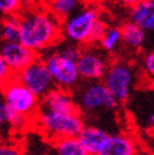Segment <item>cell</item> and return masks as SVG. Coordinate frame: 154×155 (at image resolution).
<instances>
[{
	"instance_id": "6da1fadb",
	"label": "cell",
	"mask_w": 154,
	"mask_h": 155,
	"mask_svg": "<svg viewBox=\"0 0 154 155\" xmlns=\"http://www.w3.org/2000/svg\"><path fill=\"white\" fill-rule=\"evenodd\" d=\"M20 17V42L39 54L63 38L62 21L45 5L23 9Z\"/></svg>"
},
{
	"instance_id": "7a4b0ae2",
	"label": "cell",
	"mask_w": 154,
	"mask_h": 155,
	"mask_svg": "<svg viewBox=\"0 0 154 155\" xmlns=\"http://www.w3.org/2000/svg\"><path fill=\"white\" fill-rule=\"evenodd\" d=\"M34 121L41 133L52 141L66 136H77L85 126L79 107L73 110H51L39 107Z\"/></svg>"
},
{
	"instance_id": "3957f363",
	"label": "cell",
	"mask_w": 154,
	"mask_h": 155,
	"mask_svg": "<svg viewBox=\"0 0 154 155\" xmlns=\"http://www.w3.org/2000/svg\"><path fill=\"white\" fill-rule=\"evenodd\" d=\"M100 18L101 13L97 5L86 3L81 9L62 21L63 38L80 45L90 44L92 30Z\"/></svg>"
},
{
	"instance_id": "277c9868",
	"label": "cell",
	"mask_w": 154,
	"mask_h": 155,
	"mask_svg": "<svg viewBox=\"0 0 154 155\" xmlns=\"http://www.w3.org/2000/svg\"><path fill=\"white\" fill-rule=\"evenodd\" d=\"M0 95L13 112L23 115L32 120L35 119L41 102L39 97L27 86H24L14 74L4 81Z\"/></svg>"
},
{
	"instance_id": "5b68a950",
	"label": "cell",
	"mask_w": 154,
	"mask_h": 155,
	"mask_svg": "<svg viewBox=\"0 0 154 155\" xmlns=\"http://www.w3.org/2000/svg\"><path fill=\"white\" fill-rule=\"evenodd\" d=\"M43 61L58 87L71 90L81 78L77 68V61L67 57L61 51L48 53L43 57Z\"/></svg>"
},
{
	"instance_id": "8992f818",
	"label": "cell",
	"mask_w": 154,
	"mask_h": 155,
	"mask_svg": "<svg viewBox=\"0 0 154 155\" xmlns=\"http://www.w3.org/2000/svg\"><path fill=\"white\" fill-rule=\"evenodd\" d=\"M14 76L39 98L56 86L43 58L39 57L35 58L32 63Z\"/></svg>"
},
{
	"instance_id": "52a82bcc",
	"label": "cell",
	"mask_w": 154,
	"mask_h": 155,
	"mask_svg": "<svg viewBox=\"0 0 154 155\" xmlns=\"http://www.w3.org/2000/svg\"><path fill=\"white\" fill-rule=\"evenodd\" d=\"M133 69L125 62H114L102 77V82L119 102H125L129 98L133 87Z\"/></svg>"
},
{
	"instance_id": "ba28073f",
	"label": "cell",
	"mask_w": 154,
	"mask_h": 155,
	"mask_svg": "<svg viewBox=\"0 0 154 155\" xmlns=\"http://www.w3.org/2000/svg\"><path fill=\"white\" fill-rule=\"evenodd\" d=\"M80 106L87 112L99 110H116L119 101L105 86L104 82L92 81L80 92Z\"/></svg>"
},
{
	"instance_id": "9c48e42d",
	"label": "cell",
	"mask_w": 154,
	"mask_h": 155,
	"mask_svg": "<svg viewBox=\"0 0 154 155\" xmlns=\"http://www.w3.org/2000/svg\"><path fill=\"white\" fill-rule=\"evenodd\" d=\"M96 49H82L79 59H77V68L81 78L87 81H100L105 76L109 68V61L104 54Z\"/></svg>"
},
{
	"instance_id": "30bf717a",
	"label": "cell",
	"mask_w": 154,
	"mask_h": 155,
	"mask_svg": "<svg viewBox=\"0 0 154 155\" xmlns=\"http://www.w3.org/2000/svg\"><path fill=\"white\" fill-rule=\"evenodd\" d=\"M0 52L13 74L19 73L38 58V53L23 44L20 41H3L0 43Z\"/></svg>"
},
{
	"instance_id": "8fae6325",
	"label": "cell",
	"mask_w": 154,
	"mask_h": 155,
	"mask_svg": "<svg viewBox=\"0 0 154 155\" xmlns=\"http://www.w3.org/2000/svg\"><path fill=\"white\" fill-rule=\"evenodd\" d=\"M110 136L106 131L97 126H83L77 135L87 155H105L106 148L109 145Z\"/></svg>"
},
{
	"instance_id": "7c38bea8",
	"label": "cell",
	"mask_w": 154,
	"mask_h": 155,
	"mask_svg": "<svg viewBox=\"0 0 154 155\" xmlns=\"http://www.w3.org/2000/svg\"><path fill=\"white\" fill-rule=\"evenodd\" d=\"M39 107L51 108V110H73L77 105L71 95L70 90L55 86L43 97H41Z\"/></svg>"
},
{
	"instance_id": "4fadbf2b",
	"label": "cell",
	"mask_w": 154,
	"mask_h": 155,
	"mask_svg": "<svg viewBox=\"0 0 154 155\" xmlns=\"http://www.w3.org/2000/svg\"><path fill=\"white\" fill-rule=\"evenodd\" d=\"M130 20L145 32L154 30V0H143L130 8Z\"/></svg>"
},
{
	"instance_id": "5bb4252c",
	"label": "cell",
	"mask_w": 154,
	"mask_h": 155,
	"mask_svg": "<svg viewBox=\"0 0 154 155\" xmlns=\"http://www.w3.org/2000/svg\"><path fill=\"white\" fill-rule=\"evenodd\" d=\"M138 153L136 141L128 134H116L110 136L105 155H134Z\"/></svg>"
},
{
	"instance_id": "9a60e30c",
	"label": "cell",
	"mask_w": 154,
	"mask_h": 155,
	"mask_svg": "<svg viewBox=\"0 0 154 155\" xmlns=\"http://www.w3.org/2000/svg\"><path fill=\"white\" fill-rule=\"evenodd\" d=\"M29 121H34L28 119L25 116L13 112L8 105L4 102V100H0V133L5 130H22L24 129Z\"/></svg>"
},
{
	"instance_id": "2e32d148",
	"label": "cell",
	"mask_w": 154,
	"mask_h": 155,
	"mask_svg": "<svg viewBox=\"0 0 154 155\" xmlns=\"http://www.w3.org/2000/svg\"><path fill=\"white\" fill-rule=\"evenodd\" d=\"M85 4V0H45L44 3L45 8L61 21L71 17Z\"/></svg>"
},
{
	"instance_id": "e0dca14e",
	"label": "cell",
	"mask_w": 154,
	"mask_h": 155,
	"mask_svg": "<svg viewBox=\"0 0 154 155\" xmlns=\"http://www.w3.org/2000/svg\"><path fill=\"white\" fill-rule=\"evenodd\" d=\"M121 41L122 44L126 45L129 49H140L145 42V30L142 29L134 21H126L121 27Z\"/></svg>"
},
{
	"instance_id": "ac0fdd59",
	"label": "cell",
	"mask_w": 154,
	"mask_h": 155,
	"mask_svg": "<svg viewBox=\"0 0 154 155\" xmlns=\"http://www.w3.org/2000/svg\"><path fill=\"white\" fill-rule=\"evenodd\" d=\"M55 150L59 155H87L77 136H66L53 141Z\"/></svg>"
},
{
	"instance_id": "d6986e66",
	"label": "cell",
	"mask_w": 154,
	"mask_h": 155,
	"mask_svg": "<svg viewBox=\"0 0 154 155\" xmlns=\"http://www.w3.org/2000/svg\"><path fill=\"white\" fill-rule=\"evenodd\" d=\"M122 43L121 41V30L120 27H107L101 39L99 41V45L105 53L115 52L119 45Z\"/></svg>"
},
{
	"instance_id": "ffe728a7",
	"label": "cell",
	"mask_w": 154,
	"mask_h": 155,
	"mask_svg": "<svg viewBox=\"0 0 154 155\" xmlns=\"http://www.w3.org/2000/svg\"><path fill=\"white\" fill-rule=\"evenodd\" d=\"M3 27V41H19L20 39V17L12 15V17L2 18Z\"/></svg>"
},
{
	"instance_id": "44dd1931",
	"label": "cell",
	"mask_w": 154,
	"mask_h": 155,
	"mask_svg": "<svg viewBox=\"0 0 154 155\" xmlns=\"http://www.w3.org/2000/svg\"><path fill=\"white\" fill-rule=\"evenodd\" d=\"M23 10V6L18 0H0V18L19 15Z\"/></svg>"
},
{
	"instance_id": "7402d4cb",
	"label": "cell",
	"mask_w": 154,
	"mask_h": 155,
	"mask_svg": "<svg viewBox=\"0 0 154 155\" xmlns=\"http://www.w3.org/2000/svg\"><path fill=\"white\" fill-rule=\"evenodd\" d=\"M107 29V24H106V21L102 19V17L100 18L97 21H96V24H95V28L94 30H92V34H91V39H90V44H95V43H99V41L101 39V37L104 35L105 33V30Z\"/></svg>"
},
{
	"instance_id": "603a6c76",
	"label": "cell",
	"mask_w": 154,
	"mask_h": 155,
	"mask_svg": "<svg viewBox=\"0 0 154 155\" xmlns=\"http://www.w3.org/2000/svg\"><path fill=\"white\" fill-rule=\"evenodd\" d=\"M143 67L144 71L149 77L154 78V51L148 53L143 59Z\"/></svg>"
},
{
	"instance_id": "cb8c5ba5",
	"label": "cell",
	"mask_w": 154,
	"mask_h": 155,
	"mask_svg": "<svg viewBox=\"0 0 154 155\" xmlns=\"http://www.w3.org/2000/svg\"><path fill=\"white\" fill-rule=\"evenodd\" d=\"M12 76H13V73L10 71V68H9V66L6 64V62H5L4 57H3V54H2V52H0V80L4 82L8 78H10Z\"/></svg>"
},
{
	"instance_id": "d4e9b609",
	"label": "cell",
	"mask_w": 154,
	"mask_h": 155,
	"mask_svg": "<svg viewBox=\"0 0 154 155\" xmlns=\"http://www.w3.org/2000/svg\"><path fill=\"white\" fill-rule=\"evenodd\" d=\"M19 149L9 144H0V155H17L19 154Z\"/></svg>"
},
{
	"instance_id": "484cf974",
	"label": "cell",
	"mask_w": 154,
	"mask_h": 155,
	"mask_svg": "<svg viewBox=\"0 0 154 155\" xmlns=\"http://www.w3.org/2000/svg\"><path fill=\"white\" fill-rule=\"evenodd\" d=\"M20 3V5L23 6V9H27V8H33V6H39V5H44L45 0H18Z\"/></svg>"
},
{
	"instance_id": "4316f807",
	"label": "cell",
	"mask_w": 154,
	"mask_h": 155,
	"mask_svg": "<svg viewBox=\"0 0 154 155\" xmlns=\"http://www.w3.org/2000/svg\"><path fill=\"white\" fill-rule=\"evenodd\" d=\"M85 2L89 4H94V5H105V4L112 3L114 0H85Z\"/></svg>"
},
{
	"instance_id": "83f0119b",
	"label": "cell",
	"mask_w": 154,
	"mask_h": 155,
	"mask_svg": "<svg viewBox=\"0 0 154 155\" xmlns=\"http://www.w3.org/2000/svg\"><path fill=\"white\" fill-rule=\"evenodd\" d=\"M120 2L124 4V5H126V6H129V8H132V6L136 5V4H139L140 2H143V0H120Z\"/></svg>"
},
{
	"instance_id": "f1b7e54d",
	"label": "cell",
	"mask_w": 154,
	"mask_h": 155,
	"mask_svg": "<svg viewBox=\"0 0 154 155\" xmlns=\"http://www.w3.org/2000/svg\"><path fill=\"white\" fill-rule=\"evenodd\" d=\"M3 42V27H2V18H0V43Z\"/></svg>"
},
{
	"instance_id": "f546056e",
	"label": "cell",
	"mask_w": 154,
	"mask_h": 155,
	"mask_svg": "<svg viewBox=\"0 0 154 155\" xmlns=\"http://www.w3.org/2000/svg\"><path fill=\"white\" fill-rule=\"evenodd\" d=\"M150 125L154 127V114L152 115V117H150Z\"/></svg>"
},
{
	"instance_id": "4dcf8cb0",
	"label": "cell",
	"mask_w": 154,
	"mask_h": 155,
	"mask_svg": "<svg viewBox=\"0 0 154 155\" xmlns=\"http://www.w3.org/2000/svg\"><path fill=\"white\" fill-rule=\"evenodd\" d=\"M3 83H4V82H3L2 80H0V91H2V87H3Z\"/></svg>"
}]
</instances>
